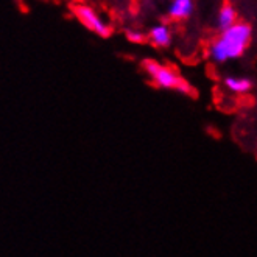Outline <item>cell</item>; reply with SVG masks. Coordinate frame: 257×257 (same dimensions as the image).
Listing matches in <instances>:
<instances>
[{
    "label": "cell",
    "instance_id": "cell-6",
    "mask_svg": "<svg viewBox=\"0 0 257 257\" xmlns=\"http://www.w3.org/2000/svg\"><path fill=\"white\" fill-rule=\"evenodd\" d=\"M235 24H237V13L234 7L229 4H224L217 14V28L220 30V33H223L231 27H234Z\"/></svg>",
    "mask_w": 257,
    "mask_h": 257
},
{
    "label": "cell",
    "instance_id": "cell-8",
    "mask_svg": "<svg viewBox=\"0 0 257 257\" xmlns=\"http://www.w3.org/2000/svg\"><path fill=\"white\" fill-rule=\"evenodd\" d=\"M126 38L134 44H142L145 42V39H148V36H145V33L139 32V30H130V32H126Z\"/></svg>",
    "mask_w": 257,
    "mask_h": 257
},
{
    "label": "cell",
    "instance_id": "cell-2",
    "mask_svg": "<svg viewBox=\"0 0 257 257\" xmlns=\"http://www.w3.org/2000/svg\"><path fill=\"white\" fill-rule=\"evenodd\" d=\"M144 69L147 75L151 78L158 87L161 89H175L179 92L189 94L190 92V86L186 80H183L179 75L169 66H164L153 59H145L144 61Z\"/></svg>",
    "mask_w": 257,
    "mask_h": 257
},
{
    "label": "cell",
    "instance_id": "cell-7",
    "mask_svg": "<svg viewBox=\"0 0 257 257\" xmlns=\"http://www.w3.org/2000/svg\"><path fill=\"white\" fill-rule=\"evenodd\" d=\"M223 83L234 94H246L252 87V81L246 77H232L231 75V77H226Z\"/></svg>",
    "mask_w": 257,
    "mask_h": 257
},
{
    "label": "cell",
    "instance_id": "cell-4",
    "mask_svg": "<svg viewBox=\"0 0 257 257\" xmlns=\"http://www.w3.org/2000/svg\"><path fill=\"white\" fill-rule=\"evenodd\" d=\"M148 41L158 49H165L172 44V30L167 24H158L150 30Z\"/></svg>",
    "mask_w": 257,
    "mask_h": 257
},
{
    "label": "cell",
    "instance_id": "cell-5",
    "mask_svg": "<svg viewBox=\"0 0 257 257\" xmlns=\"http://www.w3.org/2000/svg\"><path fill=\"white\" fill-rule=\"evenodd\" d=\"M193 13V0H172L169 5V16L173 21L189 19Z\"/></svg>",
    "mask_w": 257,
    "mask_h": 257
},
{
    "label": "cell",
    "instance_id": "cell-1",
    "mask_svg": "<svg viewBox=\"0 0 257 257\" xmlns=\"http://www.w3.org/2000/svg\"><path fill=\"white\" fill-rule=\"evenodd\" d=\"M252 36V28L246 22H237L229 30L220 33L209 45V58L214 63L223 64L229 59H237L245 53Z\"/></svg>",
    "mask_w": 257,
    "mask_h": 257
},
{
    "label": "cell",
    "instance_id": "cell-3",
    "mask_svg": "<svg viewBox=\"0 0 257 257\" xmlns=\"http://www.w3.org/2000/svg\"><path fill=\"white\" fill-rule=\"evenodd\" d=\"M73 16L78 19L81 25H84L92 33L98 35L100 38H108L111 35V25L100 18V14L89 5L78 4L73 7Z\"/></svg>",
    "mask_w": 257,
    "mask_h": 257
}]
</instances>
